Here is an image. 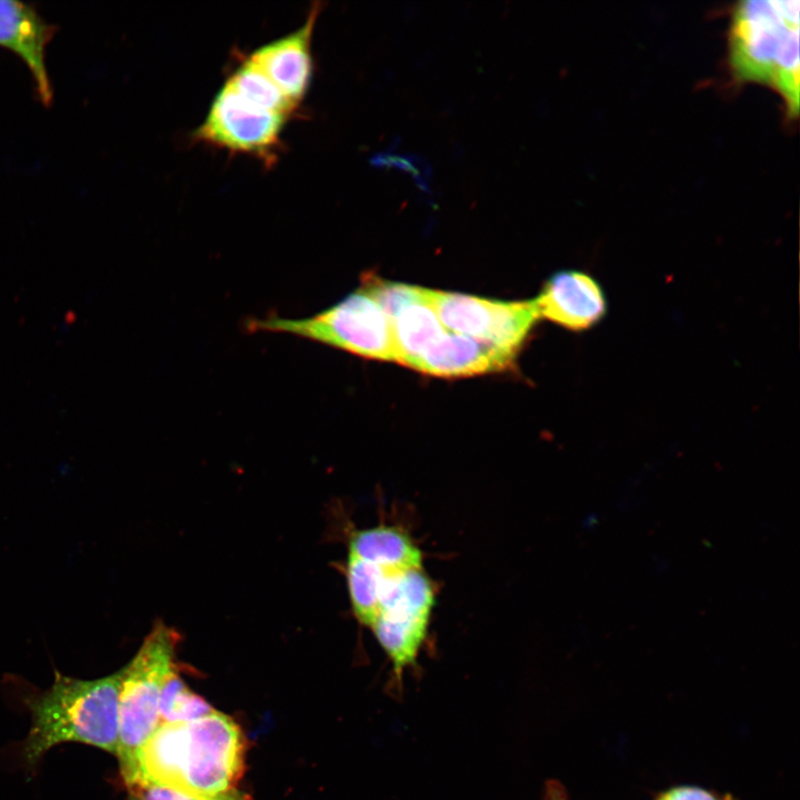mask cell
Here are the masks:
<instances>
[{"label": "cell", "instance_id": "cell-5", "mask_svg": "<svg viewBox=\"0 0 800 800\" xmlns=\"http://www.w3.org/2000/svg\"><path fill=\"white\" fill-rule=\"evenodd\" d=\"M247 328L290 333L359 357L396 361L391 321L361 288L312 317L284 319L270 316L249 320Z\"/></svg>", "mask_w": 800, "mask_h": 800}, {"label": "cell", "instance_id": "cell-19", "mask_svg": "<svg viewBox=\"0 0 800 800\" xmlns=\"http://www.w3.org/2000/svg\"><path fill=\"white\" fill-rule=\"evenodd\" d=\"M133 794L140 800H249L246 793L237 789L214 794H198L169 787L150 786Z\"/></svg>", "mask_w": 800, "mask_h": 800}, {"label": "cell", "instance_id": "cell-14", "mask_svg": "<svg viewBox=\"0 0 800 800\" xmlns=\"http://www.w3.org/2000/svg\"><path fill=\"white\" fill-rule=\"evenodd\" d=\"M390 321L396 362L409 368L433 341L447 332L433 309L423 300L422 287L420 298L404 306Z\"/></svg>", "mask_w": 800, "mask_h": 800}, {"label": "cell", "instance_id": "cell-3", "mask_svg": "<svg viewBox=\"0 0 800 800\" xmlns=\"http://www.w3.org/2000/svg\"><path fill=\"white\" fill-rule=\"evenodd\" d=\"M799 1H742L729 30V64L736 80L776 90L790 119L799 113Z\"/></svg>", "mask_w": 800, "mask_h": 800}, {"label": "cell", "instance_id": "cell-6", "mask_svg": "<svg viewBox=\"0 0 800 800\" xmlns=\"http://www.w3.org/2000/svg\"><path fill=\"white\" fill-rule=\"evenodd\" d=\"M437 588L423 567L392 573L370 627L400 679L413 666L426 642Z\"/></svg>", "mask_w": 800, "mask_h": 800}, {"label": "cell", "instance_id": "cell-17", "mask_svg": "<svg viewBox=\"0 0 800 800\" xmlns=\"http://www.w3.org/2000/svg\"><path fill=\"white\" fill-rule=\"evenodd\" d=\"M216 710L200 696L189 689L177 669L168 677L160 696V723L188 722L208 716Z\"/></svg>", "mask_w": 800, "mask_h": 800}, {"label": "cell", "instance_id": "cell-10", "mask_svg": "<svg viewBox=\"0 0 800 800\" xmlns=\"http://www.w3.org/2000/svg\"><path fill=\"white\" fill-rule=\"evenodd\" d=\"M533 302L539 317L572 331L594 327L607 312L601 286L591 276L574 270L550 277Z\"/></svg>", "mask_w": 800, "mask_h": 800}, {"label": "cell", "instance_id": "cell-4", "mask_svg": "<svg viewBox=\"0 0 800 800\" xmlns=\"http://www.w3.org/2000/svg\"><path fill=\"white\" fill-rule=\"evenodd\" d=\"M178 640L176 630L157 622L136 656L122 668L116 756L130 792L137 786L138 753L160 723V696L168 677L177 669Z\"/></svg>", "mask_w": 800, "mask_h": 800}, {"label": "cell", "instance_id": "cell-7", "mask_svg": "<svg viewBox=\"0 0 800 800\" xmlns=\"http://www.w3.org/2000/svg\"><path fill=\"white\" fill-rule=\"evenodd\" d=\"M422 297L446 330L514 354L540 318L533 300L493 301L423 287Z\"/></svg>", "mask_w": 800, "mask_h": 800}, {"label": "cell", "instance_id": "cell-20", "mask_svg": "<svg viewBox=\"0 0 800 800\" xmlns=\"http://www.w3.org/2000/svg\"><path fill=\"white\" fill-rule=\"evenodd\" d=\"M658 800H720V798L701 788L681 786L662 793Z\"/></svg>", "mask_w": 800, "mask_h": 800}, {"label": "cell", "instance_id": "cell-2", "mask_svg": "<svg viewBox=\"0 0 800 800\" xmlns=\"http://www.w3.org/2000/svg\"><path fill=\"white\" fill-rule=\"evenodd\" d=\"M122 668L93 680L56 672L52 686L29 702L31 727L23 756L34 764L62 742H81L117 754Z\"/></svg>", "mask_w": 800, "mask_h": 800}, {"label": "cell", "instance_id": "cell-12", "mask_svg": "<svg viewBox=\"0 0 800 800\" xmlns=\"http://www.w3.org/2000/svg\"><path fill=\"white\" fill-rule=\"evenodd\" d=\"M53 28L26 3L0 0V46L27 64L43 103L49 104L52 89L46 66V48Z\"/></svg>", "mask_w": 800, "mask_h": 800}, {"label": "cell", "instance_id": "cell-13", "mask_svg": "<svg viewBox=\"0 0 800 800\" xmlns=\"http://www.w3.org/2000/svg\"><path fill=\"white\" fill-rule=\"evenodd\" d=\"M348 552L389 571L423 567L421 549L409 533L394 526L378 524L353 531Z\"/></svg>", "mask_w": 800, "mask_h": 800}, {"label": "cell", "instance_id": "cell-15", "mask_svg": "<svg viewBox=\"0 0 800 800\" xmlns=\"http://www.w3.org/2000/svg\"><path fill=\"white\" fill-rule=\"evenodd\" d=\"M399 571H389L349 553L346 578L353 614L370 628L377 617L381 596L389 577Z\"/></svg>", "mask_w": 800, "mask_h": 800}, {"label": "cell", "instance_id": "cell-21", "mask_svg": "<svg viewBox=\"0 0 800 800\" xmlns=\"http://www.w3.org/2000/svg\"><path fill=\"white\" fill-rule=\"evenodd\" d=\"M128 800H140L137 794L130 793V797Z\"/></svg>", "mask_w": 800, "mask_h": 800}, {"label": "cell", "instance_id": "cell-16", "mask_svg": "<svg viewBox=\"0 0 800 800\" xmlns=\"http://www.w3.org/2000/svg\"><path fill=\"white\" fill-rule=\"evenodd\" d=\"M239 94L272 112L289 118L299 107L247 58L226 80Z\"/></svg>", "mask_w": 800, "mask_h": 800}, {"label": "cell", "instance_id": "cell-22", "mask_svg": "<svg viewBox=\"0 0 800 800\" xmlns=\"http://www.w3.org/2000/svg\"><path fill=\"white\" fill-rule=\"evenodd\" d=\"M556 800H561V799H556Z\"/></svg>", "mask_w": 800, "mask_h": 800}, {"label": "cell", "instance_id": "cell-11", "mask_svg": "<svg viewBox=\"0 0 800 800\" xmlns=\"http://www.w3.org/2000/svg\"><path fill=\"white\" fill-rule=\"evenodd\" d=\"M516 354L473 338L443 333L417 359L412 369L439 377H464L504 371Z\"/></svg>", "mask_w": 800, "mask_h": 800}, {"label": "cell", "instance_id": "cell-8", "mask_svg": "<svg viewBox=\"0 0 800 800\" xmlns=\"http://www.w3.org/2000/svg\"><path fill=\"white\" fill-rule=\"evenodd\" d=\"M287 120V117L246 99L226 81L212 99L194 139L230 152L252 156L271 166L278 158Z\"/></svg>", "mask_w": 800, "mask_h": 800}, {"label": "cell", "instance_id": "cell-1", "mask_svg": "<svg viewBox=\"0 0 800 800\" xmlns=\"http://www.w3.org/2000/svg\"><path fill=\"white\" fill-rule=\"evenodd\" d=\"M240 727L214 711L188 722L159 723L138 753V793L162 786L214 794L236 789L244 769Z\"/></svg>", "mask_w": 800, "mask_h": 800}, {"label": "cell", "instance_id": "cell-9", "mask_svg": "<svg viewBox=\"0 0 800 800\" xmlns=\"http://www.w3.org/2000/svg\"><path fill=\"white\" fill-rule=\"evenodd\" d=\"M319 11L316 3L298 29L258 47L247 57L297 106L312 78L311 39Z\"/></svg>", "mask_w": 800, "mask_h": 800}, {"label": "cell", "instance_id": "cell-18", "mask_svg": "<svg viewBox=\"0 0 800 800\" xmlns=\"http://www.w3.org/2000/svg\"><path fill=\"white\" fill-rule=\"evenodd\" d=\"M360 288L366 291L391 320L408 303L420 298L421 287L391 282L373 273L362 276Z\"/></svg>", "mask_w": 800, "mask_h": 800}]
</instances>
